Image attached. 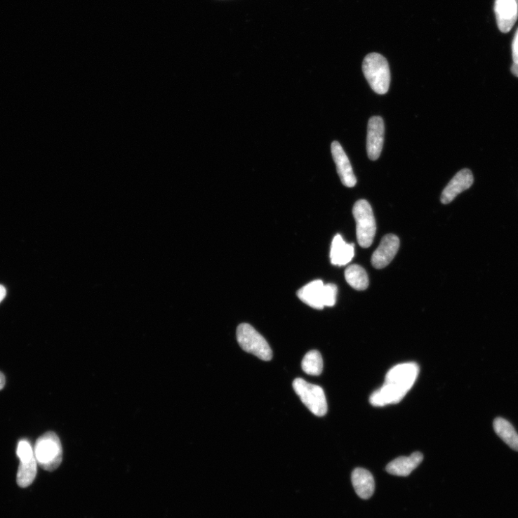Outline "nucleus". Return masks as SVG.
Listing matches in <instances>:
<instances>
[{"instance_id": "f257e3e1", "label": "nucleus", "mask_w": 518, "mask_h": 518, "mask_svg": "<svg viewBox=\"0 0 518 518\" xmlns=\"http://www.w3.org/2000/svg\"><path fill=\"white\" fill-rule=\"evenodd\" d=\"M418 373L419 366L416 363L394 366L387 373L383 387L371 395V404L374 407H384L399 402L414 385Z\"/></svg>"}, {"instance_id": "f03ea898", "label": "nucleus", "mask_w": 518, "mask_h": 518, "mask_svg": "<svg viewBox=\"0 0 518 518\" xmlns=\"http://www.w3.org/2000/svg\"><path fill=\"white\" fill-rule=\"evenodd\" d=\"M362 69L374 93L385 95L388 92L391 74L386 58L378 53H369L364 58Z\"/></svg>"}, {"instance_id": "7ed1b4c3", "label": "nucleus", "mask_w": 518, "mask_h": 518, "mask_svg": "<svg viewBox=\"0 0 518 518\" xmlns=\"http://www.w3.org/2000/svg\"><path fill=\"white\" fill-rule=\"evenodd\" d=\"M34 450L38 465L44 470L53 472L62 464V443L53 432H48L39 437Z\"/></svg>"}, {"instance_id": "20e7f679", "label": "nucleus", "mask_w": 518, "mask_h": 518, "mask_svg": "<svg viewBox=\"0 0 518 518\" xmlns=\"http://www.w3.org/2000/svg\"><path fill=\"white\" fill-rule=\"evenodd\" d=\"M337 294L338 288L336 284H324L322 280L312 281L298 292V296L302 302L317 310L334 306Z\"/></svg>"}, {"instance_id": "39448f33", "label": "nucleus", "mask_w": 518, "mask_h": 518, "mask_svg": "<svg viewBox=\"0 0 518 518\" xmlns=\"http://www.w3.org/2000/svg\"><path fill=\"white\" fill-rule=\"evenodd\" d=\"M353 215L357 223L358 243L362 248H368L377 230L376 218L368 201L365 199L357 201L353 208Z\"/></svg>"}, {"instance_id": "423d86ee", "label": "nucleus", "mask_w": 518, "mask_h": 518, "mask_svg": "<svg viewBox=\"0 0 518 518\" xmlns=\"http://www.w3.org/2000/svg\"><path fill=\"white\" fill-rule=\"evenodd\" d=\"M237 340L241 348L263 361L272 359V351L266 339L253 327L247 324H241L237 328Z\"/></svg>"}, {"instance_id": "0eeeda50", "label": "nucleus", "mask_w": 518, "mask_h": 518, "mask_svg": "<svg viewBox=\"0 0 518 518\" xmlns=\"http://www.w3.org/2000/svg\"><path fill=\"white\" fill-rule=\"evenodd\" d=\"M293 388L303 404L314 415L322 417L326 414L327 400L324 391L321 387L298 378L293 382Z\"/></svg>"}, {"instance_id": "6e6552de", "label": "nucleus", "mask_w": 518, "mask_h": 518, "mask_svg": "<svg viewBox=\"0 0 518 518\" xmlns=\"http://www.w3.org/2000/svg\"><path fill=\"white\" fill-rule=\"evenodd\" d=\"M16 453L20 460L17 483L19 486L26 488L34 482L37 474L38 463L34 450L27 441L21 440L18 444Z\"/></svg>"}, {"instance_id": "1a4fd4ad", "label": "nucleus", "mask_w": 518, "mask_h": 518, "mask_svg": "<svg viewBox=\"0 0 518 518\" xmlns=\"http://www.w3.org/2000/svg\"><path fill=\"white\" fill-rule=\"evenodd\" d=\"M385 123L380 117H371L368 123L366 150L368 158L378 160L382 153L385 140Z\"/></svg>"}, {"instance_id": "9d476101", "label": "nucleus", "mask_w": 518, "mask_h": 518, "mask_svg": "<svg viewBox=\"0 0 518 518\" xmlns=\"http://www.w3.org/2000/svg\"><path fill=\"white\" fill-rule=\"evenodd\" d=\"M331 153L341 182L345 187H354L357 182V178L347 155L338 141L332 142Z\"/></svg>"}, {"instance_id": "9b49d317", "label": "nucleus", "mask_w": 518, "mask_h": 518, "mask_svg": "<svg viewBox=\"0 0 518 518\" xmlns=\"http://www.w3.org/2000/svg\"><path fill=\"white\" fill-rule=\"evenodd\" d=\"M399 248V239L393 234L383 239L380 246L371 257L372 266L378 270L387 267L393 260Z\"/></svg>"}, {"instance_id": "f8f14e48", "label": "nucleus", "mask_w": 518, "mask_h": 518, "mask_svg": "<svg viewBox=\"0 0 518 518\" xmlns=\"http://www.w3.org/2000/svg\"><path fill=\"white\" fill-rule=\"evenodd\" d=\"M473 183L472 172L468 168L460 170L444 190L441 197V203L444 205L451 204L459 194L470 189Z\"/></svg>"}, {"instance_id": "ddd939ff", "label": "nucleus", "mask_w": 518, "mask_h": 518, "mask_svg": "<svg viewBox=\"0 0 518 518\" xmlns=\"http://www.w3.org/2000/svg\"><path fill=\"white\" fill-rule=\"evenodd\" d=\"M495 11L500 31L504 34L508 33L517 19V0H496Z\"/></svg>"}, {"instance_id": "4468645a", "label": "nucleus", "mask_w": 518, "mask_h": 518, "mask_svg": "<svg viewBox=\"0 0 518 518\" xmlns=\"http://www.w3.org/2000/svg\"><path fill=\"white\" fill-rule=\"evenodd\" d=\"M423 456L420 452H415L410 456H401L387 466V472L394 476L408 477L423 462Z\"/></svg>"}, {"instance_id": "2eb2a0df", "label": "nucleus", "mask_w": 518, "mask_h": 518, "mask_svg": "<svg viewBox=\"0 0 518 518\" xmlns=\"http://www.w3.org/2000/svg\"><path fill=\"white\" fill-rule=\"evenodd\" d=\"M354 256V245L345 243L342 237L336 235L331 244V262L335 266H345L352 261Z\"/></svg>"}, {"instance_id": "dca6fc26", "label": "nucleus", "mask_w": 518, "mask_h": 518, "mask_svg": "<svg viewBox=\"0 0 518 518\" xmlns=\"http://www.w3.org/2000/svg\"><path fill=\"white\" fill-rule=\"evenodd\" d=\"M352 480L355 492L360 498L368 500L373 496L376 482L370 472L365 469L357 468L352 473Z\"/></svg>"}, {"instance_id": "f3484780", "label": "nucleus", "mask_w": 518, "mask_h": 518, "mask_svg": "<svg viewBox=\"0 0 518 518\" xmlns=\"http://www.w3.org/2000/svg\"><path fill=\"white\" fill-rule=\"evenodd\" d=\"M497 435L512 450L518 451V434L513 425L503 418H497L493 422Z\"/></svg>"}, {"instance_id": "a211bd4d", "label": "nucleus", "mask_w": 518, "mask_h": 518, "mask_svg": "<svg viewBox=\"0 0 518 518\" xmlns=\"http://www.w3.org/2000/svg\"><path fill=\"white\" fill-rule=\"evenodd\" d=\"M345 278L348 284L358 291L366 290L369 284L366 272L357 265H351L345 270Z\"/></svg>"}, {"instance_id": "6ab92c4d", "label": "nucleus", "mask_w": 518, "mask_h": 518, "mask_svg": "<svg viewBox=\"0 0 518 518\" xmlns=\"http://www.w3.org/2000/svg\"><path fill=\"white\" fill-rule=\"evenodd\" d=\"M302 368L309 376H320L324 368V361L320 352L318 351L309 352L302 361Z\"/></svg>"}, {"instance_id": "aec40b11", "label": "nucleus", "mask_w": 518, "mask_h": 518, "mask_svg": "<svg viewBox=\"0 0 518 518\" xmlns=\"http://www.w3.org/2000/svg\"><path fill=\"white\" fill-rule=\"evenodd\" d=\"M512 49L513 62H516L518 60V29L514 34Z\"/></svg>"}, {"instance_id": "412c9836", "label": "nucleus", "mask_w": 518, "mask_h": 518, "mask_svg": "<svg viewBox=\"0 0 518 518\" xmlns=\"http://www.w3.org/2000/svg\"><path fill=\"white\" fill-rule=\"evenodd\" d=\"M7 295V291L6 288L2 285L0 284V303H1Z\"/></svg>"}, {"instance_id": "4be33fe9", "label": "nucleus", "mask_w": 518, "mask_h": 518, "mask_svg": "<svg viewBox=\"0 0 518 518\" xmlns=\"http://www.w3.org/2000/svg\"><path fill=\"white\" fill-rule=\"evenodd\" d=\"M6 385V377L1 371H0V390H2Z\"/></svg>"}, {"instance_id": "5701e85b", "label": "nucleus", "mask_w": 518, "mask_h": 518, "mask_svg": "<svg viewBox=\"0 0 518 518\" xmlns=\"http://www.w3.org/2000/svg\"><path fill=\"white\" fill-rule=\"evenodd\" d=\"M511 72L515 77H518V60L514 62L511 67Z\"/></svg>"}]
</instances>
